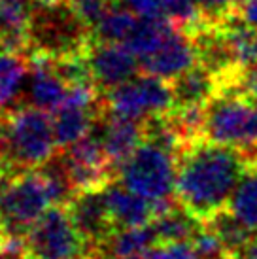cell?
Masks as SVG:
<instances>
[{"label":"cell","instance_id":"obj_1","mask_svg":"<svg viewBox=\"0 0 257 259\" xmlns=\"http://www.w3.org/2000/svg\"><path fill=\"white\" fill-rule=\"evenodd\" d=\"M246 168L248 161L238 148L206 138L193 140L176 155L174 199L200 223H206L227 210Z\"/></svg>","mask_w":257,"mask_h":259},{"label":"cell","instance_id":"obj_2","mask_svg":"<svg viewBox=\"0 0 257 259\" xmlns=\"http://www.w3.org/2000/svg\"><path fill=\"white\" fill-rule=\"evenodd\" d=\"M50 112L17 106L0 115V166L8 170L42 168L57 155L59 144Z\"/></svg>","mask_w":257,"mask_h":259},{"label":"cell","instance_id":"obj_3","mask_svg":"<svg viewBox=\"0 0 257 259\" xmlns=\"http://www.w3.org/2000/svg\"><path fill=\"white\" fill-rule=\"evenodd\" d=\"M93 30L78 17L66 0L32 4L29 23V57L66 59L85 55Z\"/></svg>","mask_w":257,"mask_h":259},{"label":"cell","instance_id":"obj_4","mask_svg":"<svg viewBox=\"0 0 257 259\" xmlns=\"http://www.w3.org/2000/svg\"><path fill=\"white\" fill-rule=\"evenodd\" d=\"M176 151L155 140L144 138L142 144L119 168L117 180L153 202L157 214H161L176 206L172 199L176 189Z\"/></svg>","mask_w":257,"mask_h":259},{"label":"cell","instance_id":"obj_5","mask_svg":"<svg viewBox=\"0 0 257 259\" xmlns=\"http://www.w3.org/2000/svg\"><path fill=\"white\" fill-rule=\"evenodd\" d=\"M202 138L238 150L257 144V101L233 89H218L206 102Z\"/></svg>","mask_w":257,"mask_h":259},{"label":"cell","instance_id":"obj_6","mask_svg":"<svg viewBox=\"0 0 257 259\" xmlns=\"http://www.w3.org/2000/svg\"><path fill=\"white\" fill-rule=\"evenodd\" d=\"M29 259H93L66 204H53L25 233Z\"/></svg>","mask_w":257,"mask_h":259},{"label":"cell","instance_id":"obj_7","mask_svg":"<svg viewBox=\"0 0 257 259\" xmlns=\"http://www.w3.org/2000/svg\"><path fill=\"white\" fill-rule=\"evenodd\" d=\"M112 114L148 121L151 117L170 114L176 106L172 83L151 74H136L135 78L104 93Z\"/></svg>","mask_w":257,"mask_h":259},{"label":"cell","instance_id":"obj_8","mask_svg":"<svg viewBox=\"0 0 257 259\" xmlns=\"http://www.w3.org/2000/svg\"><path fill=\"white\" fill-rule=\"evenodd\" d=\"M199 59L200 50L195 34L174 25V29L166 34L163 42L150 55L140 59V72L172 81L193 68L199 63Z\"/></svg>","mask_w":257,"mask_h":259},{"label":"cell","instance_id":"obj_9","mask_svg":"<svg viewBox=\"0 0 257 259\" xmlns=\"http://www.w3.org/2000/svg\"><path fill=\"white\" fill-rule=\"evenodd\" d=\"M72 220L83 237L93 259H104L106 244L115 233V227L108 216L106 202L102 191H81L74 193L66 202Z\"/></svg>","mask_w":257,"mask_h":259},{"label":"cell","instance_id":"obj_10","mask_svg":"<svg viewBox=\"0 0 257 259\" xmlns=\"http://www.w3.org/2000/svg\"><path fill=\"white\" fill-rule=\"evenodd\" d=\"M89 72L95 87L106 93L135 78L140 70V61L121 42H99L93 40L85 53Z\"/></svg>","mask_w":257,"mask_h":259},{"label":"cell","instance_id":"obj_11","mask_svg":"<svg viewBox=\"0 0 257 259\" xmlns=\"http://www.w3.org/2000/svg\"><path fill=\"white\" fill-rule=\"evenodd\" d=\"M25 93L30 106L51 114L66 101L70 85L59 74L53 59L44 55H30V72Z\"/></svg>","mask_w":257,"mask_h":259},{"label":"cell","instance_id":"obj_12","mask_svg":"<svg viewBox=\"0 0 257 259\" xmlns=\"http://www.w3.org/2000/svg\"><path fill=\"white\" fill-rule=\"evenodd\" d=\"M97 129L100 131L104 150L115 174L146 138V121L112 114L110 110L97 123Z\"/></svg>","mask_w":257,"mask_h":259},{"label":"cell","instance_id":"obj_13","mask_svg":"<svg viewBox=\"0 0 257 259\" xmlns=\"http://www.w3.org/2000/svg\"><path fill=\"white\" fill-rule=\"evenodd\" d=\"M102 195L106 202L108 216L114 223L115 231L125 229V227L148 225L157 216V208L153 202L148 201L142 195L135 193L133 189H128L117 178L102 189Z\"/></svg>","mask_w":257,"mask_h":259},{"label":"cell","instance_id":"obj_14","mask_svg":"<svg viewBox=\"0 0 257 259\" xmlns=\"http://www.w3.org/2000/svg\"><path fill=\"white\" fill-rule=\"evenodd\" d=\"M30 72L27 53L0 48V115L21 106V99Z\"/></svg>","mask_w":257,"mask_h":259},{"label":"cell","instance_id":"obj_15","mask_svg":"<svg viewBox=\"0 0 257 259\" xmlns=\"http://www.w3.org/2000/svg\"><path fill=\"white\" fill-rule=\"evenodd\" d=\"M212 27L218 29V42L231 65V70L257 66V29L244 25L242 21L233 27H227L225 23Z\"/></svg>","mask_w":257,"mask_h":259},{"label":"cell","instance_id":"obj_16","mask_svg":"<svg viewBox=\"0 0 257 259\" xmlns=\"http://www.w3.org/2000/svg\"><path fill=\"white\" fill-rule=\"evenodd\" d=\"M172 89H174V99L176 106L182 104H206L220 89L218 74H214L212 68H208L204 63L189 68L187 72L172 79Z\"/></svg>","mask_w":257,"mask_h":259},{"label":"cell","instance_id":"obj_17","mask_svg":"<svg viewBox=\"0 0 257 259\" xmlns=\"http://www.w3.org/2000/svg\"><path fill=\"white\" fill-rule=\"evenodd\" d=\"M176 23H172L164 15H138L135 27L125 38V46L135 53L138 61L150 55L151 51L163 42L166 34L174 29Z\"/></svg>","mask_w":257,"mask_h":259},{"label":"cell","instance_id":"obj_18","mask_svg":"<svg viewBox=\"0 0 257 259\" xmlns=\"http://www.w3.org/2000/svg\"><path fill=\"white\" fill-rule=\"evenodd\" d=\"M227 210L251 235L257 237V165H248L233 191Z\"/></svg>","mask_w":257,"mask_h":259},{"label":"cell","instance_id":"obj_19","mask_svg":"<svg viewBox=\"0 0 257 259\" xmlns=\"http://www.w3.org/2000/svg\"><path fill=\"white\" fill-rule=\"evenodd\" d=\"M202 223L182 206H172L153 218L151 227L157 242H189Z\"/></svg>","mask_w":257,"mask_h":259},{"label":"cell","instance_id":"obj_20","mask_svg":"<svg viewBox=\"0 0 257 259\" xmlns=\"http://www.w3.org/2000/svg\"><path fill=\"white\" fill-rule=\"evenodd\" d=\"M157 244V237L153 233L151 223L148 225H140V227H125V229H117L110 237L106 244L108 255H146L153 246Z\"/></svg>","mask_w":257,"mask_h":259},{"label":"cell","instance_id":"obj_21","mask_svg":"<svg viewBox=\"0 0 257 259\" xmlns=\"http://www.w3.org/2000/svg\"><path fill=\"white\" fill-rule=\"evenodd\" d=\"M138 14L123 2H117L100 17V21L93 27V38L99 42H125L128 32L133 30Z\"/></svg>","mask_w":257,"mask_h":259},{"label":"cell","instance_id":"obj_22","mask_svg":"<svg viewBox=\"0 0 257 259\" xmlns=\"http://www.w3.org/2000/svg\"><path fill=\"white\" fill-rule=\"evenodd\" d=\"M199 259H235V253L227 248L223 238L208 223H202L189 240Z\"/></svg>","mask_w":257,"mask_h":259},{"label":"cell","instance_id":"obj_23","mask_svg":"<svg viewBox=\"0 0 257 259\" xmlns=\"http://www.w3.org/2000/svg\"><path fill=\"white\" fill-rule=\"evenodd\" d=\"M242 0H199L204 25H223L227 17L236 15Z\"/></svg>","mask_w":257,"mask_h":259},{"label":"cell","instance_id":"obj_24","mask_svg":"<svg viewBox=\"0 0 257 259\" xmlns=\"http://www.w3.org/2000/svg\"><path fill=\"white\" fill-rule=\"evenodd\" d=\"M66 2L78 14L79 19L93 30L95 25L100 21V17L119 0H66Z\"/></svg>","mask_w":257,"mask_h":259},{"label":"cell","instance_id":"obj_25","mask_svg":"<svg viewBox=\"0 0 257 259\" xmlns=\"http://www.w3.org/2000/svg\"><path fill=\"white\" fill-rule=\"evenodd\" d=\"M146 259H199L191 242H157Z\"/></svg>","mask_w":257,"mask_h":259},{"label":"cell","instance_id":"obj_26","mask_svg":"<svg viewBox=\"0 0 257 259\" xmlns=\"http://www.w3.org/2000/svg\"><path fill=\"white\" fill-rule=\"evenodd\" d=\"M236 15L244 25L257 29V0H242L236 10Z\"/></svg>","mask_w":257,"mask_h":259},{"label":"cell","instance_id":"obj_27","mask_svg":"<svg viewBox=\"0 0 257 259\" xmlns=\"http://www.w3.org/2000/svg\"><path fill=\"white\" fill-rule=\"evenodd\" d=\"M240 253H242V259H257V238H251L250 244L246 246Z\"/></svg>","mask_w":257,"mask_h":259},{"label":"cell","instance_id":"obj_28","mask_svg":"<svg viewBox=\"0 0 257 259\" xmlns=\"http://www.w3.org/2000/svg\"><path fill=\"white\" fill-rule=\"evenodd\" d=\"M104 259H146V255H125V257H121V255H108Z\"/></svg>","mask_w":257,"mask_h":259},{"label":"cell","instance_id":"obj_29","mask_svg":"<svg viewBox=\"0 0 257 259\" xmlns=\"http://www.w3.org/2000/svg\"><path fill=\"white\" fill-rule=\"evenodd\" d=\"M12 2H29V0H12ZM32 2V0H30Z\"/></svg>","mask_w":257,"mask_h":259}]
</instances>
